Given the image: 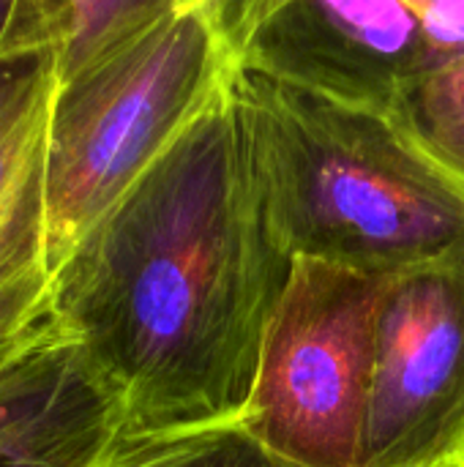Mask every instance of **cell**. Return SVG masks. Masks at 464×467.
<instances>
[{"mask_svg": "<svg viewBox=\"0 0 464 467\" xmlns=\"http://www.w3.org/2000/svg\"><path fill=\"white\" fill-rule=\"evenodd\" d=\"M427 47V74L464 63V0H410Z\"/></svg>", "mask_w": 464, "mask_h": 467, "instance_id": "obj_12", "label": "cell"}, {"mask_svg": "<svg viewBox=\"0 0 464 467\" xmlns=\"http://www.w3.org/2000/svg\"><path fill=\"white\" fill-rule=\"evenodd\" d=\"M232 77L213 0H178L129 44L55 79L46 126L52 274Z\"/></svg>", "mask_w": 464, "mask_h": 467, "instance_id": "obj_3", "label": "cell"}, {"mask_svg": "<svg viewBox=\"0 0 464 467\" xmlns=\"http://www.w3.org/2000/svg\"><path fill=\"white\" fill-rule=\"evenodd\" d=\"M397 115L464 181V63L424 74L407 90Z\"/></svg>", "mask_w": 464, "mask_h": 467, "instance_id": "obj_11", "label": "cell"}, {"mask_svg": "<svg viewBox=\"0 0 464 467\" xmlns=\"http://www.w3.org/2000/svg\"><path fill=\"white\" fill-rule=\"evenodd\" d=\"M123 427L120 394L66 328L0 372V467H98Z\"/></svg>", "mask_w": 464, "mask_h": 467, "instance_id": "obj_8", "label": "cell"}, {"mask_svg": "<svg viewBox=\"0 0 464 467\" xmlns=\"http://www.w3.org/2000/svg\"><path fill=\"white\" fill-rule=\"evenodd\" d=\"M235 74L399 112L427 74L410 0H213Z\"/></svg>", "mask_w": 464, "mask_h": 467, "instance_id": "obj_6", "label": "cell"}, {"mask_svg": "<svg viewBox=\"0 0 464 467\" xmlns=\"http://www.w3.org/2000/svg\"><path fill=\"white\" fill-rule=\"evenodd\" d=\"M383 279L295 260L265 331L249 435L293 467H361Z\"/></svg>", "mask_w": 464, "mask_h": 467, "instance_id": "obj_4", "label": "cell"}, {"mask_svg": "<svg viewBox=\"0 0 464 467\" xmlns=\"http://www.w3.org/2000/svg\"><path fill=\"white\" fill-rule=\"evenodd\" d=\"M263 216L293 260L391 276L464 252V181L397 112L235 74Z\"/></svg>", "mask_w": 464, "mask_h": 467, "instance_id": "obj_2", "label": "cell"}, {"mask_svg": "<svg viewBox=\"0 0 464 467\" xmlns=\"http://www.w3.org/2000/svg\"><path fill=\"white\" fill-rule=\"evenodd\" d=\"M52 49L49 0H0V55Z\"/></svg>", "mask_w": 464, "mask_h": 467, "instance_id": "obj_13", "label": "cell"}, {"mask_svg": "<svg viewBox=\"0 0 464 467\" xmlns=\"http://www.w3.org/2000/svg\"><path fill=\"white\" fill-rule=\"evenodd\" d=\"M459 467H464V451H462V460H459Z\"/></svg>", "mask_w": 464, "mask_h": 467, "instance_id": "obj_14", "label": "cell"}, {"mask_svg": "<svg viewBox=\"0 0 464 467\" xmlns=\"http://www.w3.org/2000/svg\"><path fill=\"white\" fill-rule=\"evenodd\" d=\"M293 268L230 82L68 254L55 309L120 394L123 432L230 424Z\"/></svg>", "mask_w": 464, "mask_h": 467, "instance_id": "obj_1", "label": "cell"}, {"mask_svg": "<svg viewBox=\"0 0 464 467\" xmlns=\"http://www.w3.org/2000/svg\"><path fill=\"white\" fill-rule=\"evenodd\" d=\"M178 0H49L55 79H66L129 44Z\"/></svg>", "mask_w": 464, "mask_h": 467, "instance_id": "obj_9", "label": "cell"}, {"mask_svg": "<svg viewBox=\"0 0 464 467\" xmlns=\"http://www.w3.org/2000/svg\"><path fill=\"white\" fill-rule=\"evenodd\" d=\"M98 467H293L260 446L241 421L170 430L120 432Z\"/></svg>", "mask_w": 464, "mask_h": 467, "instance_id": "obj_10", "label": "cell"}, {"mask_svg": "<svg viewBox=\"0 0 464 467\" xmlns=\"http://www.w3.org/2000/svg\"><path fill=\"white\" fill-rule=\"evenodd\" d=\"M464 252L383 276L361 467H459Z\"/></svg>", "mask_w": 464, "mask_h": 467, "instance_id": "obj_5", "label": "cell"}, {"mask_svg": "<svg viewBox=\"0 0 464 467\" xmlns=\"http://www.w3.org/2000/svg\"><path fill=\"white\" fill-rule=\"evenodd\" d=\"M52 49L0 55V372L63 328L46 254Z\"/></svg>", "mask_w": 464, "mask_h": 467, "instance_id": "obj_7", "label": "cell"}]
</instances>
